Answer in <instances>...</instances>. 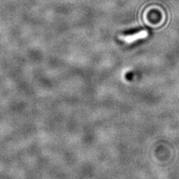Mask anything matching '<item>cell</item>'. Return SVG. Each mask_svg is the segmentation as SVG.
Segmentation results:
<instances>
[{
	"label": "cell",
	"mask_w": 179,
	"mask_h": 179,
	"mask_svg": "<svg viewBox=\"0 0 179 179\" xmlns=\"http://www.w3.org/2000/svg\"><path fill=\"white\" fill-rule=\"evenodd\" d=\"M148 35V33L146 31H143L137 34H132V35H128V36H121V40L126 41L128 43H134L135 40H139V39H143L146 37Z\"/></svg>",
	"instance_id": "obj_1"
}]
</instances>
